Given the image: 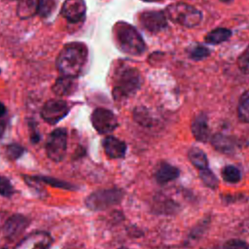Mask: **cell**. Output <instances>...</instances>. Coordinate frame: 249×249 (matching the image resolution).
Wrapping results in <instances>:
<instances>
[{
    "instance_id": "6da1fadb",
    "label": "cell",
    "mask_w": 249,
    "mask_h": 249,
    "mask_svg": "<svg viewBox=\"0 0 249 249\" xmlns=\"http://www.w3.org/2000/svg\"><path fill=\"white\" fill-rule=\"evenodd\" d=\"M88 48L83 43L72 42L65 45L56 59L58 71L62 76L78 77L88 61Z\"/></svg>"
},
{
    "instance_id": "7a4b0ae2",
    "label": "cell",
    "mask_w": 249,
    "mask_h": 249,
    "mask_svg": "<svg viewBox=\"0 0 249 249\" xmlns=\"http://www.w3.org/2000/svg\"><path fill=\"white\" fill-rule=\"evenodd\" d=\"M113 33L115 42L122 52L130 55H140L145 52V42L132 25L119 21L114 25Z\"/></svg>"
},
{
    "instance_id": "3957f363",
    "label": "cell",
    "mask_w": 249,
    "mask_h": 249,
    "mask_svg": "<svg viewBox=\"0 0 249 249\" xmlns=\"http://www.w3.org/2000/svg\"><path fill=\"white\" fill-rule=\"evenodd\" d=\"M140 72L133 66L121 65L114 75L113 94L116 99L129 97L141 87Z\"/></svg>"
},
{
    "instance_id": "277c9868",
    "label": "cell",
    "mask_w": 249,
    "mask_h": 249,
    "mask_svg": "<svg viewBox=\"0 0 249 249\" xmlns=\"http://www.w3.org/2000/svg\"><path fill=\"white\" fill-rule=\"evenodd\" d=\"M164 14L172 22L184 27H195L198 25L202 19V14L199 10L185 3L169 5L165 9Z\"/></svg>"
},
{
    "instance_id": "5b68a950",
    "label": "cell",
    "mask_w": 249,
    "mask_h": 249,
    "mask_svg": "<svg viewBox=\"0 0 249 249\" xmlns=\"http://www.w3.org/2000/svg\"><path fill=\"white\" fill-rule=\"evenodd\" d=\"M124 191L118 188L101 189L91 193L85 199L86 206L92 211H101L122 201Z\"/></svg>"
},
{
    "instance_id": "8992f818",
    "label": "cell",
    "mask_w": 249,
    "mask_h": 249,
    "mask_svg": "<svg viewBox=\"0 0 249 249\" xmlns=\"http://www.w3.org/2000/svg\"><path fill=\"white\" fill-rule=\"evenodd\" d=\"M67 150V131L65 128L54 129L46 142V153L50 160L54 162L61 161Z\"/></svg>"
},
{
    "instance_id": "52a82bcc",
    "label": "cell",
    "mask_w": 249,
    "mask_h": 249,
    "mask_svg": "<svg viewBox=\"0 0 249 249\" xmlns=\"http://www.w3.org/2000/svg\"><path fill=\"white\" fill-rule=\"evenodd\" d=\"M70 104L63 99H51L47 101L41 110L42 118L49 124H54L62 120L69 113Z\"/></svg>"
},
{
    "instance_id": "ba28073f",
    "label": "cell",
    "mask_w": 249,
    "mask_h": 249,
    "mask_svg": "<svg viewBox=\"0 0 249 249\" xmlns=\"http://www.w3.org/2000/svg\"><path fill=\"white\" fill-rule=\"evenodd\" d=\"M94 129L100 134L113 132L119 125L115 114L105 108H96L90 117Z\"/></svg>"
},
{
    "instance_id": "9c48e42d",
    "label": "cell",
    "mask_w": 249,
    "mask_h": 249,
    "mask_svg": "<svg viewBox=\"0 0 249 249\" xmlns=\"http://www.w3.org/2000/svg\"><path fill=\"white\" fill-rule=\"evenodd\" d=\"M139 22L144 29L157 33L167 25V18L161 11H145L139 15Z\"/></svg>"
},
{
    "instance_id": "30bf717a",
    "label": "cell",
    "mask_w": 249,
    "mask_h": 249,
    "mask_svg": "<svg viewBox=\"0 0 249 249\" xmlns=\"http://www.w3.org/2000/svg\"><path fill=\"white\" fill-rule=\"evenodd\" d=\"M53 243L51 234L47 231H34L24 236L14 249H48Z\"/></svg>"
},
{
    "instance_id": "8fae6325",
    "label": "cell",
    "mask_w": 249,
    "mask_h": 249,
    "mask_svg": "<svg viewBox=\"0 0 249 249\" xmlns=\"http://www.w3.org/2000/svg\"><path fill=\"white\" fill-rule=\"evenodd\" d=\"M28 219L21 214H14L9 217L2 227L3 235L9 240H14L28 227Z\"/></svg>"
},
{
    "instance_id": "7c38bea8",
    "label": "cell",
    "mask_w": 249,
    "mask_h": 249,
    "mask_svg": "<svg viewBox=\"0 0 249 249\" xmlns=\"http://www.w3.org/2000/svg\"><path fill=\"white\" fill-rule=\"evenodd\" d=\"M86 10L87 7L84 0H65L60 13L65 19L75 23L85 18Z\"/></svg>"
},
{
    "instance_id": "4fadbf2b",
    "label": "cell",
    "mask_w": 249,
    "mask_h": 249,
    "mask_svg": "<svg viewBox=\"0 0 249 249\" xmlns=\"http://www.w3.org/2000/svg\"><path fill=\"white\" fill-rule=\"evenodd\" d=\"M105 154L110 159L124 158L126 153V145L115 136H107L102 141Z\"/></svg>"
},
{
    "instance_id": "5bb4252c",
    "label": "cell",
    "mask_w": 249,
    "mask_h": 249,
    "mask_svg": "<svg viewBox=\"0 0 249 249\" xmlns=\"http://www.w3.org/2000/svg\"><path fill=\"white\" fill-rule=\"evenodd\" d=\"M191 129L194 137L200 142H207L209 139L208 119L204 113L197 114L192 121Z\"/></svg>"
},
{
    "instance_id": "9a60e30c",
    "label": "cell",
    "mask_w": 249,
    "mask_h": 249,
    "mask_svg": "<svg viewBox=\"0 0 249 249\" xmlns=\"http://www.w3.org/2000/svg\"><path fill=\"white\" fill-rule=\"evenodd\" d=\"M52 89H53V92L56 96H67L73 93L76 89L75 78L61 76L58 79H56Z\"/></svg>"
},
{
    "instance_id": "2e32d148",
    "label": "cell",
    "mask_w": 249,
    "mask_h": 249,
    "mask_svg": "<svg viewBox=\"0 0 249 249\" xmlns=\"http://www.w3.org/2000/svg\"><path fill=\"white\" fill-rule=\"evenodd\" d=\"M179 176V169L169 163L161 162L155 173L156 180L159 184H166Z\"/></svg>"
},
{
    "instance_id": "e0dca14e",
    "label": "cell",
    "mask_w": 249,
    "mask_h": 249,
    "mask_svg": "<svg viewBox=\"0 0 249 249\" xmlns=\"http://www.w3.org/2000/svg\"><path fill=\"white\" fill-rule=\"evenodd\" d=\"M41 0H18L17 6V14L21 19L33 17L39 12Z\"/></svg>"
},
{
    "instance_id": "ac0fdd59",
    "label": "cell",
    "mask_w": 249,
    "mask_h": 249,
    "mask_svg": "<svg viewBox=\"0 0 249 249\" xmlns=\"http://www.w3.org/2000/svg\"><path fill=\"white\" fill-rule=\"evenodd\" d=\"M212 145L216 150L227 154L231 153L235 147L233 139L223 134H215L212 138Z\"/></svg>"
},
{
    "instance_id": "d6986e66",
    "label": "cell",
    "mask_w": 249,
    "mask_h": 249,
    "mask_svg": "<svg viewBox=\"0 0 249 249\" xmlns=\"http://www.w3.org/2000/svg\"><path fill=\"white\" fill-rule=\"evenodd\" d=\"M188 158L190 161L199 170L208 168V160L205 153L199 148L193 147L188 152Z\"/></svg>"
},
{
    "instance_id": "ffe728a7",
    "label": "cell",
    "mask_w": 249,
    "mask_h": 249,
    "mask_svg": "<svg viewBox=\"0 0 249 249\" xmlns=\"http://www.w3.org/2000/svg\"><path fill=\"white\" fill-rule=\"evenodd\" d=\"M231 36V31L228 28H216L212 31H210L209 33H207V35L205 36V42L211 45H217V44H221L225 41H227L230 37Z\"/></svg>"
},
{
    "instance_id": "44dd1931",
    "label": "cell",
    "mask_w": 249,
    "mask_h": 249,
    "mask_svg": "<svg viewBox=\"0 0 249 249\" xmlns=\"http://www.w3.org/2000/svg\"><path fill=\"white\" fill-rule=\"evenodd\" d=\"M237 115L240 121L249 123V89L240 96L237 106Z\"/></svg>"
},
{
    "instance_id": "7402d4cb",
    "label": "cell",
    "mask_w": 249,
    "mask_h": 249,
    "mask_svg": "<svg viewBox=\"0 0 249 249\" xmlns=\"http://www.w3.org/2000/svg\"><path fill=\"white\" fill-rule=\"evenodd\" d=\"M222 177L229 183H237L241 179V173L233 165H227L222 169Z\"/></svg>"
},
{
    "instance_id": "603a6c76",
    "label": "cell",
    "mask_w": 249,
    "mask_h": 249,
    "mask_svg": "<svg viewBox=\"0 0 249 249\" xmlns=\"http://www.w3.org/2000/svg\"><path fill=\"white\" fill-rule=\"evenodd\" d=\"M37 181L42 182V183H46L48 185H51L53 187L55 188H61V189H65V190H74V186L64 182L62 180H58L53 177H48V176H33Z\"/></svg>"
},
{
    "instance_id": "cb8c5ba5",
    "label": "cell",
    "mask_w": 249,
    "mask_h": 249,
    "mask_svg": "<svg viewBox=\"0 0 249 249\" xmlns=\"http://www.w3.org/2000/svg\"><path fill=\"white\" fill-rule=\"evenodd\" d=\"M199 177L202 180V182L204 183V185H206L209 188L215 189L218 186V179L215 176V174L208 168L199 170Z\"/></svg>"
},
{
    "instance_id": "d4e9b609",
    "label": "cell",
    "mask_w": 249,
    "mask_h": 249,
    "mask_svg": "<svg viewBox=\"0 0 249 249\" xmlns=\"http://www.w3.org/2000/svg\"><path fill=\"white\" fill-rule=\"evenodd\" d=\"M133 116H134V119L137 123H139L140 124L142 125H145V126H150L151 125V117L149 115V113L147 112V110L143 107H140V108H137L134 110V113H133Z\"/></svg>"
},
{
    "instance_id": "484cf974",
    "label": "cell",
    "mask_w": 249,
    "mask_h": 249,
    "mask_svg": "<svg viewBox=\"0 0 249 249\" xmlns=\"http://www.w3.org/2000/svg\"><path fill=\"white\" fill-rule=\"evenodd\" d=\"M189 53H190V57L195 60L203 59L210 54L209 50L207 48H205L204 46H200V45L194 46L193 49Z\"/></svg>"
},
{
    "instance_id": "4316f807",
    "label": "cell",
    "mask_w": 249,
    "mask_h": 249,
    "mask_svg": "<svg viewBox=\"0 0 249 249\" xmlns=\"http://www.w3.org/2000/svg\"><path fill=\"white\" fill-rule=\"evenodd\" d=\"M23 152H24L23 147H21L18 144H10L6 148V155L12 160H15L19 157H21Z\"/></svg>"
},
{
    "instance_id": "83f0119b",
    "label": "cell",
    "mask_w": 249,
    "mask_h": 249,
    "mask_svg": "<svg viewBox=\"0 0 249 249\" xmlns=\"http://www.w3.org/2000/svg\"><path fill=\"white\" fill-rule=\"evenodd\" d=\"M15 190L9 179L0 176V196L9 197L14 194Z\"/></svg>"
},
{
    "instance_id": "f1b7e54d",
    "label": "cell",
    "mask_w": 249,
    "mask_h": 249,
    "mask_svg": "<svg viewBox=\"0 0 249 249\" xmlns=\"http://www.w3.org/2000/svg\"><path fill=\"white\" fill-rule=\"evenodd\" d=\"M55 7L54 0H41L39 7V14L41 17H48Z\"/></svg>"
},
{
    "instance_id": "f546056e",
    "label": "cell",
    "mask_w": 249,
    "mask_h": 249,
    "mask_svg": "<svg viewBox=\"0 0 249 249\" xmlns=\"http://www.w3.org/2000/svg\"><path fill=\"white\" fill-rule=\"evenodd\" d=\"M238 68L245 74H249V47L239 55L237 59Z\"/></svg>"
},
{
    "instance_id": "4dcf8cb0",
    "label": "cell",
    "mask_w": 249,
    "mask_h": 249,
    "mask_svg": "<svg viewBox=\"0 0 249 249\" xmlns=\"http://www.w3.org/2000/svg\"><path fill=\"white\" fill-rule=\"evenodd\" d=\"M223 249H249V245L239 239H231L224 244Z\"/></svg>"
},
{
    "instance_id": "1f68e13d",
    "label": "cell",
    "mask_w": 249,
    "mask_h": 249,
    "mask_svg": "<svg viewBox=\"0 0 249 249\" xmlns=\"http://www.w3.org/2000/svg\"><path fill=\"white\" fill-rule=\"evenodd\" d=\"M5 114H6V107L2 102H0V117L4 116Z\"/></svg>"
},
{
    "instance_id": "d6a6232c",
    "label": "cell",
    "mask_w": 249,
    "mask_h": 249,
    "mask_svg": "<svg viewBox=\"0 0 249 249\" xmlns=\"http://www.w3.org/2000/svg\"><path fill=\"white\" fill-rule=\"evenodd\" d=\"M3 132H4V125L0 124V138H1L2 135H3Z\"/></svg>"
},
{
    "instance_id": "836d02e7",
    "label": "cell",
    "mask_w": 249,
    "mask_h": 249,
    "mask_svg": "<svg viewBox=\"0 0 249 249\" xmlns=\"http://www.w3.org/2000/svg\"><path fill=\"white\" fill-rule=\"evenodd\" d=\"M142 1H145V2H159V1H161V0H142Z\"/></svg>"
},
{
    "instance_id": "e575fe53",
    "label": "cell",
    "mask_w": 249,
    "mask_h": 249,
    "mask_svg": "<svg viewBox=\"0 0 249 249\" xmlns=\"http://www.w3.org/2000/svg\"><path fill=\"white\" fill-rule=\"evenodd\" d=\"M220 1L223 3H231L232 0H220Z\"/></svg>"
},
{
    "instance_id": "d590c367",
    "label": "cell",
    "mask_w": 249,
    "mask_h": 249,
    "mask_svg": "<svg viewBox=\"0 0 249 249\" xmlns=\"http://www.w3.org/2000/svg\"><path fill=\"white\" fill-rule=\"evenodd\" d=\"M118 249H128L127 247H124V246H122V247H120V248H118Z\"/></svg>"
},
{
    "instance_id": "8d00e7d4",
    "label": "cell",
    "mask_w": 249,
    "mask_h": 249,
    "mask_svg": "<svg viewBox=\"0 0 249 249\" xmlns=\"http://www.w3.org/2000/svg\"><path fill=\"white\" fill-rule=\"evenodd\" d=\"M2 249H7V248H2Z\"/></svg>"
}]
</instances>
